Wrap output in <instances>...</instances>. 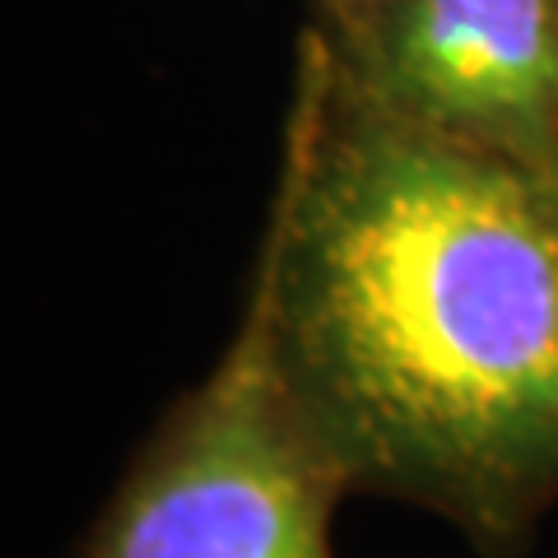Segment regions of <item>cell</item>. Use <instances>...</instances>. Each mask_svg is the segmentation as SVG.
Returning a JSON list of instances; mask_svg holds the SVG:
<instances>
[{
	"label": "cell",
	"instance_id": "cell-5",
	"mask_svg": "<svg viewBox=\"0 0 558 558\" xmlns=\"http://www.w3.org/2000/svg\"><path fill=\"white\" fill-rule=\"evenodd\" d=\"M545 178H549V182H554V191H558V159H554V163L545 168Z\"/></svg>",
	"mask_w": 558,
	"mask_h": 558
},
{
	"label": "cell",
	"instance_id": "cell-4",
	"mask_svg": "<svg viewBox=\"0 0 558 558\" xmlns=\"http://www.w3.org/2000/svg\"><path fill=\"white\" fill-rule=\"evenodd\" d=\"M368 0H317V20H349V14H359Z\"/></svg>",
	"mask_w": 558,
	"mask_h": 558
},
{
	"label": "cell",
	"instance_id": "cell-3",
	"mask_svg": "<svg viewBox=\"0 0 558 558\" xmlns=\"http://www.w3.org/2000/svg\"><path fill=\"white\" fill-rule=\"evenodd\" d=\"M312 28L387 112L535 172L558 159V0H368Z\"/></svg>",
	"mask_w": 558,
	"mask_h": 558
},
{
	"label": "cell",
	"instance_id": "cell-1",
	"mask_svg": "<svg viewBox=\"0 0 558 558\" xmlns=\"http://www.w3.org/2000/svg\"><path fill=\"white\" fill-rule=\"evenodd\" d=\"M349 494L517 558L558 502V191L387 112L303 33L247 284Z\"/></svg>",
	"mask_w": 558,
	"mask_h": 558
},
{
	"label": "cell",
	"instance_id": "cell-2",
	"mask_svg": "<svg viewBox=\"0 0 558 558\" xmlns=\"http://www.w3.org/2000/svg\"><path fill=\"white\" fill-rule=\"evenodd\" d=\"M344 494L247 303L223 359L159 418L75 558H330Z\"/></svg>",
	"mask_w": 558,
	"mask_h": 558
}]
</instances>
